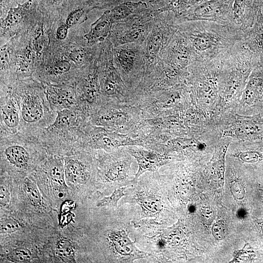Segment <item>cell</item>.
Segmentation results:
<instances>
[{
	"mask_svg": "<svg viewBox=\"0 0 263 263\" xmlns=\"http://www.w3.org/2000/svg\"><path fill=\"white\" fill-rule=\"evenodd\" d=\"M178 30L187 39L194 61H207L226 53L243 41L244 33L235 23L207 20L180 22Z\"/></svg>",
	"mask_w": 263,
	"mask_h": 263,
	"instance_id": "1",
	"label": "cell"
},
{
	"mask_svg": "<svg viewBox=\"0 0 263 263\" xmlns=\"http://www.w3.org/2000/svg\"><path fill=\"white\" fill-rule=\"evenodd\" d=\"M181 22L170 11L159 12L144 42V76L148 75L160 61Z\"/></svg>",
	"mask_w": 263,
	"mask_h": 263,
	"instance_id": "2",
	"label": "cell"
},
{
	"mask_svg": "<svg viewBox=\"0 0 263 263\" xmlns=\"http://www.w3.org/2000/svg\"><path fill=\"white\" fill-rule=\"evenodd\" d=\"M39 88H28L16 91L15 94L19 108L21 128H38L48 126L54 121L51 113L52 109L44 91Z\"/></svg>",
	"mask_w": 263,
	"mask_h": 263,
	"instance_id": "3",
	"label": "cell"
},
{
	"mask_svg": "<svg viewBox=\"0 0 263 263\" xmlns=\"http://www.w3.org/2000/svg\"><path fill=\"white\" fill-rule=\"evenodd\" d=\"M113 56L115 67L128 86H132L144 76V43L125 44L113 47Z\"/></svg>",
	"mask_w": 263,
	"mask_h": 263,
	"instance_id": "4",
	"label": "cell"
},
{
	"mask_svg": "<svg viewBox=\"0 0 263 263\" xmlns=\"http://www.w3.org/2000/svg\"><path fill=\"white\" fill-rule=\"evenodd\" d=\"M158 13L150 10L128 21L114 24L109 37L113 47L129 43H143Z\"/></svg>",
	"mask_w": 263,
	"mask_h": 263,
	"instance_id": "5",
	"label": "cell"
},
{
	"mask_svg": "<svg viewBox=\"0 0 263 263\" xmlns=\"http://www.w3.org/2000/svg\"><path fill=\"white\" fill-rule=\"evenodd\" d=\"M234 0H208L189 9L180 19L181 22L207 20L223 23H235Z\"/></svg>",
	"mask_w": 263,
	"mask_h": 263,
	"instance_id": "6",
	"label": "cell"
},
{
	"mask_svg": "<svg viewBox=\"0 0 263 263\" xmlns=\"http://www.w3.org/2000/svg\"><path fill=\"white\" fill-rule=\"evenodd\" d=\"M160 60L175 70L188 74V68L194 61V57L187 39L179 30L172 37Z\"/></svg>",
	"mask_w": 263,
	"mask_h": 263,
	"instance_id": "7",
	"label": "cell"
},
{
	"mask_svg": "<svg viewBox=\"0 0 263 263\" xmlns=\"http://www.w3.org/2000/svg\"><path fill=\"white\" fill-rule=\"evenodd\" d=\"M39 0H27L10 9L1 20V36L20 25L23 21L33 17L39 11Z\"/></svg>",
	"mask_w": 263,
	"mask_h": 263,
	"instance_id": "8",
	"label": "cell"
},
{
	"mask_svg": "<svg viewBox=\"0 0 263 263\" xmlns=\"http://www.w3.org/2000/svg\"><path fill=\"white\" fill-rule=\"evenodd\" d=\"M87 67L82 70L80 83V91L82 96L88 103L97 102L101 92L97 57Z\"/></svg>",
	"mask_w": 263,
	"mask_h": 263,
	"instance_id": "9",
	"label": "cell"
},
{
	"mask_svg": "<svg viewBox=\"0 0 263 263\" xmlns=\"http://www.w3.org/2000/svg\"><path fill=\"white\" fill-rule=\"evenodd\" d=\"M44 91L52 109L56 112L65 109H76V94L71 89L46 83Z\"/></svg>",
	"mask_w": 263,
	"mask_h": 263,
	"instance_id": "10",
	"label": "cell"
},
{
	"mask_svg": "<svg viewBox=\"0 0 263 263\" xmlns=\"http://www.w3.org/2000/svg\"><path fill=\"white\" fill-rule=\"evenodd\" d=\"M20 118L19 105L15 94H9L1 98L0 123L2 130L10 134H15L20 127Z\"/></svg>",
	"mask_w": 263,
	"mask_h": 263,
	"instance_id": "11",
	"label": "cell"
},
{
	"mask_svg": "<svg viewBox=\"0 0 263 263\" xmlns=\"http://www.w3.org/2000/svg\"><path fill=\"white\" fill-rule=\"evenodd\" d=\"M150 10L146 2L127 1L107 9L105 12L114 24L130 20L147 13Z\"/></svg>",
	"mask_w": 263,
	"mask_h": 263,
	"instance_id": "12",
	"label": "cell"
},
{
	"mask_svg": "<svg viewBox=\"0 0 263 263\" xmlns=\"http://www.w3.org/2000/svg\"><path fill=\"white\" fill-rule=\"evenodd\" d=\"M259 0H234L235 23L244 33L254 22Z\"/></svg>",
	"mask_w": 263,
	"mask_h": 263,
	"instance_id": "13",
	"label": "cell"
},
{
	"mask_svg": "<svg viewBox=\"0 0 263 263\" xmlns=\"http://www.w3.org/2000/svg\"><path fill=\"white\" fill-rule=\"evenodd\" d=\"M93 9L92 0H70L61 13H65V23L71 28L85 22L88 14Z\"/></svg>",
	"mask_w": 263,
	"mask_h": 263,
	"instance_id": "14",
	"label": "cell"
},
{
	"mask_svg": "<svg viewBox=\"0 0 263 263\" xmlns=\"http://www.w3.org/2000/svg\"><path fill=\"white\" fill-rule=\"evenodd\" d=\"M113 23L105 12L91 25L89 32L84 36L87 43L91 46L101 44L110 36Z\"/></svg>",
	"mask_w": 263,
	"mask_h": 263,
	"instance_id": "15",
	"label": "cell"
},
{
	"mask_svg": "<svg viewBox=\"0 0 263 263\" xmlns=\"http://www.w3.org/2000/svg\"><path fill=\"white\" fill-rule=\"evenodd\" d=\"M129 152L137 160L139 169L136 178L147 170H154L162 164L163 159L153 151L134 148L129 149Z\"/></svg>",
	"mask_w": 263,
	"mask_h": 263,
	"instance_id": "16",
	"label": "cell"
},
{
	"mask_svg": "<svg viewBox=\"0 0 263 263\" xmlns=\"http://www.w3.org/2000/svg\"><path fill=\"white\" fill-rule=\"evenodd\" d=\"M54 122L45 130L49 132H60L75 128L78 124L77 109H65L57 111Z\"/></svg>",
	"mask_w": 263,
	"mask_h": 263,
	"instance_id": "17",
	"label": "cell"
},
{
	"mask_svg": "<svg viewBox=\"0 0 263 263\" xmlns=\"http://www.w3.org/2000/svg\"><path fill=\"white\" fill-rule=\"evenodd\" d=\"M64 170L67 179L73 183L83 182L87 176V173L84 165L76 159H66Z\"/></svg>",
	"mask_w": 263,
	"mask_h": 263,
	"instance_id": "18",
	"label": "cell"
},
{
	"mask_svg": "<svg viewBox=\"0 0 263 263\" xmlns=\"http://www.w3.org/2000/svg\"><path fill=\"white\" fill-rule=\"evenodd\" d=\"M72 64L67 57L58 59L54 61L47 68V75L53 79L64 78L72 69Z\"/></svg>",
	"mask_w": 263,
	"mask_h": 263,
	"instance_id": "19",
	"label": "cell"
},
{
	"mask_svg": "<svg viewBox=\"0 0 263 263\" xmlns=\"http://www.w3.org/2000/svg\"><path fill=\"white\" fill-rule=\"evenodd\" d=\"M70 0H40L39 8L45 15L56 16L61 14Z\"/></svg>",
	"mask_w": 263,
	"mask_h": 263,
	"instance_id": "20",
	"label": "cell"
},
{
	"mask_svg": "<svg viewBox=\"0 0 263 263\" xmlns=\"http://www.w3.org/2000/svg\"><path fill=\"white\" fill-rule=\"evenodd\" d=\"M208 0H175L168 11L173 12L179 19L182 18L190 8Z\"/></svg>",
	"mask_w": 263,
	"mask_h": 263,
	"instance_id": "21",
	"label": "cell"
},
{
	"mask_svg": "<svg viewBox=\"0 0 263 263\" xmlns=\"http://www.w3.org/2000/svg\"><path fill=\"white\" fill-rule=\"evenodd\" d=\"M56 252L65 262L74 261V251L71 243L66 240H61L57 244Z\"/></svg>",
	"mask_w": 263,
	"mask_h": 263,
	"instance_id": "22",
	"label": "cell"
},
{
	"mask_svg": "<svg viewBox=\"0 0 263 263\" xmlns=\"http://www.w3.org/2000/svg\"><path fill=\"white\" fill-rule=\"evenodd\" d=\"M24 189L29 199L35 206L40 205L41 197L36 185L31 180L26 179L24 183Z\"/></svg>",
	"mask_w": 263,
	"mask_h": 263,
	"instance_id": "23",
	"label": "cell"
},
{
	"mask_svg": "<svg viewBox=\"0 0 263 263\" xmlns=\"http://www.w3.org/2000/svg\"><path fill=\"white\" fill-rule=\"evenodd\" d=\"M64 168L61 160H55L51 165L49 173L52 179L60 186H64Z\"/></svg>",
	"mask_w": 263,
	"mask_h": 263,
	"instance_id": "24",
	"label": "cell"
},
{
	"mask_svg": "<svg viewBox=\"0 0 263 263\" xmlns=\"http://www.w3.org/2000/svg\"><path fill=\"white\" fill-rule=\"evenodd\" d=\"M46 39L42 26L39 24L36 28L33 33V48L37 53H41L45 48Z\"/></svg>",
	"mask_w": 263,
	"mask_h": 263,
	"instance_id": "25",
	"label": "cell"
},
{
	"mask_svg": "<svg viewBox=\"0 0 263 263\" xmlns=\"http://www.w3.org/2000/svg\"><path fill=\"white\" fill-rule=\"evenodd\" d=\"M115 136L109 133H100L94 138L95 144L103 147L109 148L119 144L120 142Z\"/></svg>",
	"mask_w": 263,
	"mask_h": 263,
	"instance_id": "26",
	"label": "cell"
},
{
	"mask_svg": "<svg viewBox=\"0 0 263 263\" xmlns=\"http://www.w3.org/2000/svg\"><path fill=\"white\" fill-rule=\"evenodd\" d=\"M32 255L27 248L18 247L14 249L11 254L10 257L13 262L18 263H26L30 261Z\"/></svg>",
	"mask_w": 263,
	"mask_h": 263,
	"instance_id": "27",
	"label": "cell"
},
{
	"mask_svg": "<svg viewBox=\"0 0 263 263\" xmlns=\"http://www.w3.org/2000/svg\"><path fill=\"white\" fill-rule=\"evenodd\" d=\"M94 9H109L121 3L127 1L146 2L148 0H92Z\"/></svg>",
	"mask_w": 263,
	"mask_h": 263,
	"instance_id": "28",
	"label": "cell"
},
{
	"mask_svg": "<svg viewBox=\"0 0 263 263\" xmlns=\"http://www.w3.org/2000/svg\"><path fill=\"white\" fill-rule=\"evenodd\" d=\"M234 156L246 163H255L261 158L259 152L252 150L240 151L236 153Z\"/></svg>",
	"mask_w": 263,
	"mask_h": 263,
	"instance_id": "29",
	"label": "cell"
},
{
	"mask_svg": "<svg viewBox=\"0 0 263 263\" xmlns=\"http://www.w3.org/2000/svg\"><path fill=\"white\" fill-rule=\"evenodd\" d=\"M124 188H122L115 190L110 197L102 200L98 206L116 207L118 200L124 195Z\"/></svg>",
	"mask_w": 263,
	"mask_h": 263,
	"instance_id": "30",
	"label": "cell"
},
{
	"mask_svg": "<svg viewBox=\"0 0 263 263\" xmlns=\"http://www.w3.org/2000/svg\"><path fill=\"white\" fill-rule=\"evenodd\" d=\"M19 228L18 224L14 220L8 219L2 221L0 224L1 233H10L17 231Z\"/></svg>",
	"mask_w": 263,
	"mask_h": 263,
	"instance_id": "31",
	"label": "cell"
},
{
	"mask_svg": "<svg viewBox=\"0 0 263 263\" xmlns=\"http://www.w3.org/2000/svg\"><path fill=\"white\" fill-rule=\"evenodd\" d=\"M0 71L3 72L8 66L10 60V47L7 45L2 46L0 47Z\"/></svg>",
	"mask_w": 263,
	"mask_h": 263,
	"instance_id": "32",
	"label": "cell"
},
{
	"mask_svg": "<svg viewBox=\"0 0 263 263\" xmlns=\"http://www.w3.org/2000/svg\"><path fill=\"white\" fill-rule=\"evenodd\" d=\"M231 190L233 195L238 200L243 199L245 195V188L242 183L234 182L231 185Z\"/></svg>",
	"mask_w": 263,
	"mask_h": 263,
	"instance_id": "33",
	"label": "cell"
},
{
	"mask_svg": "<svg viewBox=\"0 0 263 263\" xmlns=\"http://www.w3.org/2000/svg\"><path fill=\"white\" fill-rule=\"evenodd\" d=\"M212 232L213 236L217 240H221L225 237V228L222 221L216 222L212 226Z\"/></svg>",
	"mask_w": 263,
	"mask_h": 263,
	"instance_id": "34",
	"label": "cell"
},
{
	"mask_svg": "<svg viewBox=\"0 0 263 263\" xmlns=\"http://www.w3.org/2000/svg\"><path fill=\"white\" fill-rule=\"evenodd\" d=\"M19 0H0V17H5L10 8L15 4L18 5Z\"/></svg>",
	"mask_w": 263,
	"mask_h": 263,
	"instance_id": "35",
	"label": "cell"
},
{
	"mask_svg": "<svg viewBox=\"0 0 263 263\" xmlns=\"http://www.w3.org/2000/svg\"><path fill=\"white\" fill-rule=\"evenodd\" d=\"M70 28L65 22L60 23L57 27L56 32V36L58 40H64L68 34Z\"/></svg>",
	"mask_w": 263,
	"mask_h": 263,
	"instance_id": "36",
	"label": "cell"
},
{
	"mask_svg": "<svg viewBox=\"0 0 263 263\" xmlns=\"http://www.w3.org/2000/svg\"><path fill=\"white\" fill-rule=\"evenodd\" d=\"M123 170L122 165H116L111 166L106 172V176L111 180H113L118 176L119 173Z\"/></svg>",
	"mask_w": 263,
	"mask_h": 263,
	"instance_id": "37",
	"label": "cell"
},
{
	"mask_svg": "<svg viewBox=\"0 0 263 263\" xmlns=\"http://www.w3.org/2000/svg\"><path fill=\"white\" fill-rule=\"evenodd\" d=\"M0 202L2 206L7 205L10 201V194L6 188L3 186L0 187Z\"/></svg>",
	"mask_w": 263,
	"mask_h": 263,
	"instance_id": "38",
	"label": "cell"
},
{
	"mask_svg": "<svg viewBox=\"0 0 263 263\" xmlns=\"http://www.w3.org/2000/svg\"><path fill=\"white\" fill-rule=\"evenodd\" d=\"M237 216L240 218H243L244 217L245 215V212L244 210L241 208L239 210H238L237 213Z\"/></svg>",
	"mask_w": 263,
	"mask_h": 263,
	"instance_id": "39",
	"label": "cell"
}]
</instances>
